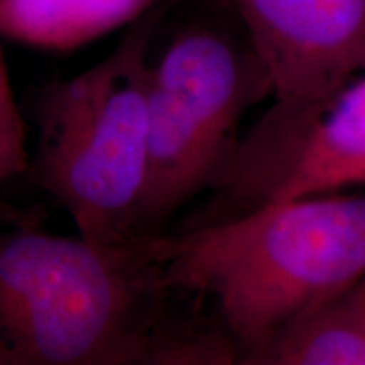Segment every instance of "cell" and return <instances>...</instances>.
<instances>
[{
	"mask_svg": "<svg viewBox=\"0 0 365 365\" xmlns=\"http://www.w3.org/2000/svg\"><path fill=\"white\" fill-rule=\"evenodd\" d=\"M154 240L0 230V328L17 365L148 364L176 293Z\"/></svg>",
	"mask_w": 365,
	"mask_h": 365,
	"instance_id": "cell-2",
	"label": "cell"
},
{
	"mask_svg": "<svg viewBox=\"0 0 365 365\" xmlns=\"http://www.w3.org/2000/svg\"><path fill=\"white\" fill-rule=\"evenodd\" d=\"M29 159L24 118L14 98L6 53L0 41V195L9 181L27 173Z\"/></svg>",
	"mask_w": 365,
	"mask_h": 365,
	"instance_id": "cell-9",
	"label": "cell"
},
{
	"mask_svg": "<svg viewBox=\"0 0 365 365\" xmlns=\"http://www.w3.org/2000/svg\"><path fill=\"white\" fill-rule=\"evenodd\" d=\"M161 0H0V41L51 53L124 29Z\"/></svg>",
	"mask_w": 365,
	"mask_h": 365,
	"instance_id": "cell-7",
	"label": "cell"
},
{
	"mask_svg": "<svg viewBox=\"0 0 365 365\" xmlns=\"http://www.w3.org/2000/svg\"><path fill=\"white\" fill-rule=\"evenodd\" d=\"M240 22L276 98L237 144L252 168L303 129L341 88L365 73V0H217Z\"/></svg>",
	"mask_w": 365,
	"mask_h": 365,
	"instance_id": "cell-5",
	"label": "cell"
},
{
	"mask_svg": "<svg viewBox=\"0 0 365 365\" xmlns=\"http://www.w3.org/2000/svg\"><path fill=\"white\" fill-rule=\"evenodd\" d=\"M364 182L365 73L259 166L218 186L207 208L213 218L225 220L237 208L242 213L262 203L335 193Z\"/></svg>",
	"mask_w": 365,
	"mask_h": 365,
	"instance_id": "cell-6",
	"label": "cell"
},
{
	"mask_svg": "<svg viewBox=\"0 0 365 365\" xmlns=\"http://www.w3.org/2000/svg\"><path fill=\"white\" fill-rule=\"evenodd\" d=\"M0 365H17L16 354L2 328H0Z\"/></svg>",
	"mask_w": 365,
	"mask_h": 365,
	"instance_id": "cell-10",
	"label": "cell"
},
{
	"mask_svg": "<svg viewBox=\"0 0 365 365\" xmlns=\"http://www.w3.org/2000/svg\"><path fill=\"white\" fill-rule=\"evenodd\" d=\"M247 364L365 365V274L287 323Z\"/></svg>",
	"mask_w": 365,
	"mask_h": 365,
	"instance_id": "cell-8",
	"label": "cell"
},
{
	"mask_svg": "<svg viewBox=\"0 0 365 365\" xmlns=\"http://www.w3.org/2000/svg\"><path fill=\"white\" fill-rule=\"evenodd\" d=\"M164 282L215 301L242 360L301 313L365 274V195L262 203L227 220L156 237Z\"/></svg>",
	"mask_w": 365,
	"mask_h": 365,
	"instance_id": "cell-1",
	"label": "cell"
},
{
	"mask_svg": "<svg viewBox=\"0 0 365 365\" xmlns=\"http://www.w3.org/2000/svg\"><path fill=\"white\" fill-rule=\"evenodd\" d=\"M161 6L127 27L117 48L38 91L31 178L66 210L78 235L105 245L139 240L148 181L150 39Z\"/></svg>",
	"mask_w": 365,
	"mask_h": 365,
	"instance_id": "cell-3",
	"label": "cell"
},
{
	"mask_svg": "<svg viewBox=\"0 0 365 365\" xmlns=\"http://www.w3.org/2000/svg\"><path fill=\"white\" fill-rule=\"evenodd\" d=\"M271 93L244 27L191 22L150 59L148 181L137 237H161L178 210L210 190L237 149L245 108Z\"/></svg>",
	"mask_w": 365,
	"mask_h": 365,
	"instance_id": "cell-4",
	"label": "cell"
}]
</instances>
